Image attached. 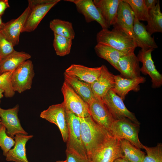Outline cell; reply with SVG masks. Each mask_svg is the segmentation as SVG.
<instances>
[{
    "mask_svg": "<svg viewBox=\"0 0 162 162\" xmlns=\"http://www.w3.org/2000/svg\"><path fill=\"white\" fill-rule=\"evenodd\" d=\"M80 119L82 140L88 159L92 154L112 135L96 123L90 115Z\"/></svg>",
    "mask_w": 162,
    "mask_h": 162,
    "instance_id": "1",
    "label": "cell"
},
{
    "mask_svg": "<svg viewBox=\"0 0 162 162\" xmlns=\"http://www.w3.org/2000/svg\"><path fill=\"white\" fill-rule=\"evenodd\" d=\"M64 1L74 3L77 11L82 14L86 22L89 23L96 21L102 29H108L104 20L92 0H65Z\"/></svg>",
    "mask_w": 162,
    "mask_h": 162,
    "instance_id": "15",
    "label": "cell"
},
{
    "mask_svg": "<svg viewBox=\"0 0 162 162\" xmlns=\"http://www.w3.org/2000/svg\"><path fill=\"white\" fill-rule=\"evenodd\" d=\"M88 105L90 115L93 120L110 133L115 120L102 99L95 97Z\"/></svg>",
    "mask_w": 162,
    "mask_h": 162,
    "instance_id": "12",
    "label": "cell"
},
{
    "mask_svg": "<svg viewBox=\"0 0 162 162\" xmlns=\"http://www.w3.org/2000/svg\"><path fill=\"white\" fill-rule=\"evenodd\" d=\"M152 49H141L138 52L137 57L142 63L140 72L145 75H148L151 78L152 87L159 88L162 85V75L157 70L152 60Z\"/></svg>",
    "mask_w": 162,
    "mask_h": 162,
    "instance_id": "13",
    "label": "cell"
},
{
    "mask_svg": "<svg viewBox=\"0 0 162 162\" xmlns=\"http://www.w3.org/2000/svg\"><path fill=\"white\" fill-rule=\"evenodd\" d=\"M56 162H67V160H59Z\"/></svg>",
    "mask_w": 162,
    "mask_h": 162,
    "instance_id": "42",
    "label": "cell"
},
{
    "mask_svg": "<svg viewBox=\"0 0 162 162\" xmlns=\"http://www.w3.org/2000/svg\"><path fill=\"white\" fill-rule=\"evenodd\" d=\"M67 162H90L89 160L68 152H66Z\"/></svg>",
    "mask_w": 162,
    "mask_h": 162,
    "instance_id": "36",
    "label": "cell"
},
{
    "mask_svg": "<svg viewBox=\"0 0 162 162\" xmlns=\"http://www.w3.org/2000/svg\"><path fill=\"white\" fill-rule=\"evenodd\" d=\"M101 67L94 68L88 67L80 64H71L65 73L84 82L91 84L99 76Z\"/></svg>",
    "mask_w": 162,
    "mask_h": 162,
    "instance_id": "20",
    "label": "cell"
},
{
    "mask_svg": "<svg viewBox=\"0 0 162 162\" xmlns=\"http://www.w3.org/2000/svg\"><path fill=\"white\" fill-rule=\"evenodd\" d=\"M64 82L68 85L88 104L95 98L91 84L64 73Z\"/></svg>",
    "mask_w": 162,
    "mask_h": 162,
    "instance_id": "24",
    "label": "cell"
},
{
    "mask_svg": "<svg viewBox=\"0 0 162 162\" xmlns=\"http://www.w3.org/2000/svg\"><path fill=\"white\" fill-rule=\"evenodd\" d=\"M113 162H129L124 158H119L116 159Z\"/></svg>",
    "mask_w": 162,
    "mask_h": 162,
    "instance_id": "39",
    "label": "cell"
},
{
    "mask_svg": "<svg viewBox=\"0 0 162 162\" xmlns=\"http://www.w3.org/2000/svg\"><path fill=\"white\" fill-rule=\"evenodd\" d=\"M60 0H28V6L30 13L22 31L31 32L37 27L48 11L56 4Z\"/></svg>",
    "mask_w": 162,
    "mask_h": 162,
    "instance_id": "4",
    "label": "cell"
},
{
    "mask_svg": "<svg viewBox=\"0 0 162 162\" xmlns=\"http://www.w3.org/2000/svg\"><path fill=\"white\" fill-rule=\"evenodd\" d=\"M50 27L53 32L54 34L74 39L75 33L72 24L68 21L56 19L50 21Z\"/></svg>",
    "mask_w": 162,
    "mask_h": 162,
    "instance_id": "29",
    "label": "cell"
},
{
    "mask_svg": "<svg viewBox=\"0 0 162 162\" xmlns=\"http://www.w3.org/2000/svg\"><path fill=\"white\" fill-rule=\"evenodd\" d=\"M9 7L8 0H0V15L1 16L4 14L5 10Z\"/></svg>",
    "mask_w": 162,
    "mask_h": 162,
    "instance_id": "37",
    "label": "cell"
},
{
    "mask_svg": "<svg viewBox=\"0 0 162 162\" xmlns=\"http://www.w3.org/2000/svg\"><path fill=\"white\" fill-rule=\"evenodd\" d=\"M35 73L32 61L27 60L14 70L12 77V86L14 91L21 93L30 89Z\"/></svg>",
    "mask_w": 162,
    "mask_h": 162,
    "instance_id": "8",
    "label": "cell"
},
{
    "mask_svg": "<svg viewBox=\"0 0 162 162\" xmlns=\"http://www.w3.org/2000/svg\"><path fill=\"white\" fill-rule=\"evenodd\" d=\"M121 0H93L94 4L109 28L116 22L118 9Z\"/></svg>",
    "mask_w": 162,
    "mask_h": 162,
    "instance_id": "23",
    "label": "cell"
},
{
    "mask_svg": "<svg viewBox=\"0 0 162 162\" xmlns=\"http://www.w3.org/2000/svg\"><path fill=\"white\" fill-rule=\"evenodd\" d=\"M120 147L124 158L129 162H142L145 156L144 152L128 140H120Z\"/></svg>",
    "mask_w": 162,
    "mask_h": 162,
    "instance_id": "28",
    "label": "cell"
},
{
    "mask_svg": "<svg viewBox=\"0 0 162 162\" xmlns=\"http://www.w3.org/2000/svg\"><path fill=\"white\" fill-rule=\"evenodd\" d=\"M139 125L126 118L114 120L110 132L114 137L126 140L138 148L143 149L138 137Z\"/></svg>",
    "mask_w": 162,
    "mask_h": 162,
    "instance_id": "5",
    "label": "cell"
},
{
    "mask_svg": "<svg viewBox=\"0 0 162 162\" xmlns=\"http://www.w3.org/2000/svg\"><path fill=\"white\" fill-rule=\"evenodd\" d=\"M4 93V91L1 88H0V100L3 97V93Z\"/></svg>",
    "mask_w": 162,
    "mask_h": 162,
    "instance_id": "40",
    "label": "cell"
},
{
    "mask_svg": "<svg viewBox=\"0 0 162 162\" xmlns=\"http://www.w3.org/2000/svg\"><path fill=\"white\" fill-rule=\"evenodd\" d=\"M115 120L126 118L140 125L135 114L126 107L122 99L111 89L101 98Z\"/></svg>",
    "mask_w": 162,
    "mask_h": 162,
    "instance_id": "7",
    "label": "cell"
},
{
    "mask_svg": "<svg viewBox=\"0 0 162 162\" xmlns=\"http://www.w3.org/2000/svg\"><path fill=\"white\" fill-rule=\"evenodd\" d=\"M61 91L66 110L80 118L90 115L88 104L65 82L63 84Z\"/></svg>",
    "mask_w": 162,
    "mask_h": 162,
    "instance_id": "9",
    "label": "cell"
},
{
    "mask_svg": "<svg viewBox=\"0 0 162 162\" xmlns=\"http://www.w3.org/2000/svg\"><path fill=\"white\" fill-rule=\"evenodd\" d=\"M2 125V124H1V119H0V126H1Z\"/></svg>",
    "mask_w": 162,
    "mask_h": 162,
    "instance_id": "43",
    "label": "cell"
},
{
    "mask_svg": "<svg viewBox=\"0 0 162 162\" xmlns=\"http://www.w3.org/2000/svg\"><path fill=\"white\" fill-rule=\"evenodd\" d=\"M157 0H145V4L148 10L154 7L158 2Z\"/></svg>",
    "mask_w": 162,
    "mask_h": 162,
    "instance_id": "38",
    "label": "cell"
},
{
    "mask_svg": "<svg viewBox=\"0 0 162 162\" xmlns=\"http://www.w3.org/2000/svg\"><path fill=\"white\" fill-rule=\"evenodd\" d=\"M19 109L18 105L8 109H4L0 107L1 124L7 129V135L13 138L17 134H28V133L22 127L18 118Z\"/></svg>",
    "mask_w": 162,
    "mask_h": 162,
    "instance_id": "14",
    "label": "cell"
},
{
    "mask_svg": "<svg viewBox=\"0 0 162 162\" xmlns=\"http://www.w3.org/2000/svg\"><path fill=\"white\" fill-rule=\"evenodd\" d=\"M119 158H124L120 140L112 136L92 154L88 160L90 162H113Z\"/></svg>",
    "mask_w": 162,
    "mask_h": 162,
    "instance_id": "6",
    "label": "cell"
},
{
    "mask_svg": "<svg viewBox=\"0 0 162 162\" xmlns=\"http://www.w3.org/2000/svg\"><path fill=\"white\" fill-rule=\"evenodd\" d=\"M146 155L142 162H162V144L158 143L154 147L143 146Z\"/></svg>",
    "mask_w": 162,
    "mask_h": 162,
    "instance_id": "32",
    "label": "cell"
},
{
    "mask_svg": "<svg viewBox=\"0 0 162 162\" xmlns=\"http://www.w3.org/2000/svg\"><path fill=\"white\" fill-rule=\"evenodd\" d=\"M114 79L115 84L112 89L123 100L130 91H139L140 84L146 81V78L141 76L133 79H127L120 75H114Z\"/></svg>",
    "mask_w": 162,
    "mask_h": 162,
    "instance_id": "18",
    "label": "cell"
},
{
    "mask_svg": "<svg viewBox=\"0 0 162 162\" xmlns=\"http://www.w3.org/2000/svg\"><path fill=\"white\" fill-rule=\"evenodd\" d=\"M118 66V71L124 78L133 79L140 76L139 61L134 52L121 57Z\"/></svg>",
    "mask_w": 162,
    "mask_h": 162,
    "instance_id": "19",
    "label": "cell"
},
{
    "mask_svg": "<svg viewBox=\"0 0 162 162\" xmlns=\"http://www.w3.org/2000/svg\"><path fill=\"white\" fill-rule=\"evenodd\" d=\"M6 131V128L2 125L0 126V147L3 151V155L5 156L15 144L13 138L9 136Z\"/></svg>",
    "mask_w": 162,
    "mask_h": 162,
    "instance_id": "34",
    "label": "cell"
},
{
    "mask_svg": "<svg viewBox=\"0 0 162 162\" xmlns=\"http://www.w3.org/2000/svg\"><path fill=\"white\" fill-rule=\"evenodd\" d=\"M113 27L111 31L102 29L98 32L97 43L108 45L125 54L134 52L136 46L134 39L120 29Z\"/></svg>",
    "mask_w": 162,
    "mask_h": 162,
    "instance_id": "2",
    "label": "cell"
},
{
    "mask_svg": "<svg viewBox=\"0 0 162 162\" xmlns=\"http://www.w3.org/2000/svg\"><path fill=\"white\" fill-rule=\"evenodd\" d=\"M66 114L68 128L66 152L88 159L82 140L80 118L66 110Z\"/></svg>",
    "mask_w": 162,
    "mask_h": 162,
    "instance_id": "3",
    "label": "cell"
},
{
    "mask_svg": "<svg viewBox=\"0 0 162 162\" xmlns=\"http://www.w3.org/2000/svg\"><path fill=\"white\" fill-rule=\"evenodd\" d=\"M1 16H0V27H1L2 24V19H1Z\"/></svg>",
    "mask_w": 162,
    "mask_h": 162,
    "instance_id": "41",
    "label": "cell"
},
{
    "mask_svg": "<svg viewBox=\"0 0 162 162\" xmlns=\"http://www.w3.org/2000/svg\"><path fill=\"white\" fill-rule=\"evenodd\" d=\"M53 45L56 54L60 56L69 54L72 45V40L55 34Z\"/></svg>",
    "mask_w": 162,
    "mask_h": 162,
    "instance_id": "30",
    "label": "cell"
},
{
    "mask_svg": "<svg viewBox=\"0 0 162 162\" xmlns=\"http://www.w3.org/2000/svg\"><path fill=\"white\" fill-rule=\"evenodd\" d=\"M31 58V56L26 52L15 50L0 62V75L16 69Z\"/></svg>",
    "mask_w": 162,
    "mask_h": 162,
    "instance_id": "26",
    "label": "cell"
},
{
    "mask_svg": "<svg viewBox=\"0 0 162 162\" xmlns=\"http://www.w3.org/2000/svg\"><path fill=\"white\" fill-rule=\"evenodd\" d=\"M14 47L0 32V62L15 50Z\"/></svg>",
    "mask_w": 162,
    "mask_h": 162,
    "instance_id": "35",
    "label": "cell"
},
{
    "mask_svg": "<svg viewBox=\"0 0 162 162\" xmlns=\"http://www.w3.org/2000/svg\"><path fill=\"white\" fill-rule=\"evenodd\" d=\"M30 11L28 6L17 18L2 22L0 27V32L14 46L19 44L20 35Z\"/></svg>",
    "mask_w": 162,
    "mask_h": 162,
    "instance_id": "11",
    "label": "cell"
},
{
    "mask_svg": "<svg viewBox=\"0 0 162 162\" xmlns=\"http://www.w3.org/2000/svg\"><path fill=\"white\" fill-rule=\"evenodd\" d=\"M94 49L98 56L107 61L118 70V62L121 57L126 54L108 45L101 43H97Z\"/></svg>",
    "mask_w": 162,
    "mask_h": 162,
    "instance_id": "25",
    "label": "cell"
},
{
    "mask_svg": "<svg viewBox=\"0 0 162 162\" xmlns=\"http://www.w3.org/2000/svg\"><path fill=\"white\" fill-rule=\"evenodd\" d=\"M100 74L97 79L91 84L92 91L95 97L102 98L115 84L114 75L111 73L106 66H101Z\"/></svg>",
    "mask_w": 162,
    "mask_h": 162,
    "instance_id": "17",
    "label": "cell"
},
{
    "mask_svg": "<svg viewBox=\"0 0 162 162\" xmlns=\"http://www.w3.org/2000/svg\"><path fill=\"white\" fill-rule=\"evenodd\" d=\"M131 8L135 17L139 21H147V31L151 35L154 33L149 10L146 7L145 0H124Z\"/></svg>",
    "mask_w": 162,
    "mask_h": 162,
    "instance_id": "27",
    "label": "cell"
},
{
    "mask_svg": "<svg viewBox=\"0 0 162 162\" xmlns=\"http://www.w3.org/2000/svg\"><path fill=\"white\" fill-rule=\"evenodd\" d=\"M153 33L162 32V13L158 0L154 8L149 10Z\"/></svg>",
    "mask_w": 162,
    "mask_h": 162,
    "instance_id": "31",
    "label": "cell"
},
{
    "mask_svg": "<svg viewBox=\"0 0 162 162\" xmlns=\"http://www.w3.org/2000/svg\"><path fill=\"white\" fill-rule=\"evenodd\" d=\"M134 38L136 47L154 49L158 47L154 38L147 30L146 26L134 17L133 28Z\"/></svg>",
    "mask_w": 162,
    "mask_h": 162,
    "instance_id": "21",
    "label": "cell"
},
{
    "mask_svg": "<svg viewBox=\"0 0 162 162\" xmlns=\"http://www.w3.org/2000/svg\"><path fill=\"white\" fill-rule=\"evenodd\" d=\"M15 70L4 72L0 75V88L4 91L6 98H11L15 94L11 83L12 76Z\"/></svg>",
    "mask_w": 162,
    "mask_h": 162,
    "instance_id": "33",
    "label": "cell"
},
{
    "mask_svg": "<svg viewBox=\"0 0 162 162\" xmlns=\"http://www.w3.org/2000/svg\"><path fill=\"white\" fill-rule=\"evenodd\" d=\"M40 117L56 124L58 128L64 142H66L68 136V128L66 109L63 102L51 105L42 112Z\"/></svg>",
    "mask_w": 162,
    "mask_h": 162,
    "instance_id": "10",
    "label": "cell"
},
{
    "mask_svg": "<svg viewBox=\"0 0 162 162\" xmlns=\"http://www.w3.org/2000/svg\"><path fill=\"white\" fill-rule=\"evenodd\" d=\"M134 17L129 4L124 0H121L118 9L116 22L113 26L123 30L134 39L133 28Z\"/></svg>",
    "mask_w": 162,
    "mask_h": 162,
    "instance_id": "16",
    "label": "cell"
},
{
    "mask_svg": "<svg viewBox=\"0 0 162 162\" xmlns=\"http://www.w3.org/2000/svg\"><path fill=\"white\" fill-rule=\"evenodd\" d=\"M33 137L32 135L16 134L14 138V147L9 150L5 156L6 160L14 162H29L26 157V146L27 142Z\"/></svg>",
    "mask_w": 162,
    "mask_h": 162,
    "instance_id": "22",
    "label": "cell"
}]
</instances>
